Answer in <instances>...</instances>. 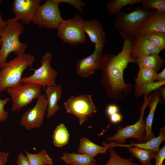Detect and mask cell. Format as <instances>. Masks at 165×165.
Wrapping results in <instances>:
<instances>
[{"instance_id": "1", "label": "cell", "mask_w": 165, "mask_h": 165, "mask_svg": "<svg viewBox=\"0 0 165 165\" xmlns=\"http://www.w3.org/2000/svg\"><path fill=\"white\" fill-rule=\"evenodd\" d=\"M133 38H123L121 51L117 55L108 54L105 55L101 68V82L110 98L119 100L127 97L131 92L130 84L125 83L123 72L129 63H136V59L131 52Z\"/></svg>"}, {"instance_id": "2", "label": "cell", "mask_w": 165, "mask_h": 165, "mask_svg": "<svg viewBox=\"0 0 165 165\" xmlns=\"http://www.w3.org/2000/svg\"><path fill=\"white\" fill-rule=\"evenodd\" d=\"M35 60L33 55L24 53L4 64L0 68V93L23 83V73L33 66Z\"/></svg>"}, {"instance_id": "3", "label": "cell", "mask_w": 165, "mask_h": 165, "mask_svg": "<svg viewBox=\"0 0 165 165\" xmlns=\"http://www.w3.org/2000/svg\"><path fill=\"white\" fill-rule=\"evenodd\" d=\"M6 21L0 39V68L7 62L9 53L13 52L17 55L24 53L28 46L27 43L21 42L19 40L20 35L24 31V24L14 17L7 19Z\"/></svg>"}, {"instance_id": "4", "label": "cell", "mask_w": 165, "mask_h": 165, "mask_svg": "<svg viewBox=\"0 0 165 165\" xmlns=\"http://www.w3.org/2000/svg\"><path fill=\"white\" fill-rule=\"evenodd\" d=\"M150 12L144 10L141 7L135 8L133 11L128 13L121 11L115 15L114 27L123 39L133 38Z\"/></svg>"}, {"instance_id": "5", "label": "cell", "mask_w": 165, "mask_h": 165, "mask_svg": "<svg viewBox=\"0 0 165 165\" xmlns=\"http://www.w3.org/2000/svg\"><path fill=\"white\" fill-rule=\"evenodd\" d=\"M152 96L144 95V101L140 109L141 114L138 120L134 124L124 127L119 126L116 133L112 136L107 137L108 141H112L118 145L124 144L127 139L135 138L140 143L144 142V136L145 134V121L143 119L145 110L148 105Z\"/></svg>"}, {"instance_id": "6", "label": "cell", "mask_w": 165, "mask_h": 165, "mask_svg": "<svg viewBox=\"0 0 165 165\" xmlns=\"http://www.w3.org/2000/svg\"><path fill=\"white\" fill-rule=\"evenodd\" d=\"M57 0H46L37 8L32 22L39 28H58L64 19L61 17Z\"/></svg>"}, {"instance_id": "7", "label": "cell", "mask_w": 165, "mask_h": 165, "mask_svg": "<svg viewBox=\"0 0 165 165\" xmlns=\"http://www.w3.org/2000/svg\"><path fill=\"white\" fill-rule=\"evenodd\" d=\"M42 87L36 84L22 83L8 88L6 90L11 97L12 102L11 111L19 112L24 107L30 104L42 94Z\"/></svg>"}, {"instance_id": "8", "label": "cell", "mask_w": 165, "mask_h": 165, "mask_svg": "<svg viewBox=\"0 0 165 165\" xmlns=\"http://www.w3.org/2000/svg\"><path fill=\"white\" fill-rule=\"evenodd\" d=\"M82 18L77 13L72 18L64 20L57 29V36L63 42L71 45L85 43L86 36Z\"/></svg>"}, {"instance_id": "9", "label": "cell", "mask_w": 165, "mask_h": 165, "mask_svg": "<svg viewBox=\"0 0 165 165\" xmlns=\"http://www.w3.org/2000/svg\"><path fill=\"white\" fill-rule=\"evenodd\" d=\"M52 58L50 52L46 53L40 61L41 66L34 69V73L30 76L22 78L23 82L38 84L42 87L43 90L47 86L56 85L58 72L51 65Z\"/></svg>"}, {"instance_id": "10", "label": "cell", "mask_w": 165, "mask_h": 165, "mask_svg": "<svg viewBox=\"0 0 165 165\" xmlns=\"http://www.w3.org/2000/svg\"><path fill=\"white\" fill-rule=\"evenodd\" d=\"M64 105L66 112L76 117L80 125L97 112L90 94L72 96Z\"/></svg>"}, {"instance_id": "11", "label": "cell", "mask_w": 165, "mask_h": 165, "mask_svg": "<svg viewBox=\"0 0 165 165\" xmlns=\"http://www.w3.org/2000/svg\"><path fill=\"white\" fill-rule=\"evenodd\" d=\"M47 107L45 94H42L37 99L34 106L22 114L20 121V125L27 130L41 127L43 123Z\"/></svg>"}, {"instance_id": "12", "label": "cell", "mask_w": 165, "mask_h": 165, "mask_svg": "<svg viewBox=\"0 0 165 165\" xmlns=\"http://www.w3.org/2000/svg\"><path fill=\"white\" fill-rule=\"evenodd\" d=\"M103 49L95 47L92 54L78 61L76 70L78 76L82 78L88 77L97 70L101 69L105 58Z\"/></svg>"}, {"instance_id": "13", "label": "cell", "mask_w": 165, "mask_h": 165, "mask_svg": "<svg viewBox=\"0 0 165 165\" xmlns=\"http://www.w3.org/2000/svg\"><path fill=\"white\" fill-rule=\"evenodd\" d=\"M41 0H14L11 11L14 17L23 24L32 22L36 11L40 5Z\"/></svg>"}, {"instance_id": "14", "label": "cell", "mask_w": 165, "mask_h": 165, "mask_svg": "<svg viewBox=\"0 0 165 165\" xmlns=\"http://www.w3.org/2000/svg\"><path fill=\"white\" fill-rule=\"evenodd\" d=\"M83 27L85 33L95 47L103 49L108 39L102 24L95 19L83 20Z\"/></svg>"}, {"instance_id": "15", "label": "cell", "mask_w": 165, "mask_h": 165, "mask_svg": "<svg viewBox=\"0 0 165 165\" xmlns=\"http://www.w3.org/2000/svg\"><path fill=\"white\" fill-rule=\"evenodd\" d=\"M152 32L165 33V12L151 11L141 24L137 34Z\"/></svg>"}, {"instance_id": "16", "label": "cell", "mask_w": 165, "mask_h": 165, "mask_svg": "<svg viewBox=\"0 0 165 165\" xmlns=\"http://www.w3.org/2000/svg\"><path fill=\"white\" fill-rule=\"evenodd\" d=\"M161 51L150 43L145 34H137L132 39L131 52L135 59L151 54H159Z\"/></svg>"}, {"instance_id": "17", "label": "cell", "mask_w": 165, "mask_h": 165, "mask_svg": "<svg viewBox=\"0 0 165 165\" xmlns=\"http://www.w3.org/2000/svg\"><path fill=\"white\" fill-rule=\"evenodd\" d=\"M159 135L150 140L144 143H135L133 141L130 142V144L118 145L113 142L109 143L103 142V145L107 149L115 147H122L127 148L136 147L138 148L149 149L153 150L157 153L159 150L160 144L165 140V127L163 126L160 128L159 131Z\"/></svg>"}, {"instance_id": "18", "label": "cell", "mask_w": 165, "mask_h": 165, "mask_svg": "<svg viewBox=\"0 0 165 165\" xmlns=\"http://www.w3.org/2000/svg\"><path fill=\"white\" fill-rule=\"evenodd\" d=\"M44 90V94L47 104L46 118L48 119L53 116L60 110L58 103L61 98V85L60 83L57 85L47 86Z\"/></svg>"}, {"instance_id": "19", "label": "cell", "mask_w": 165, "mask_h": 165, "mask_svg": "<svg viewBox=\"0 0 165 165\" xmlns=\"http://www.w3.org/2000/svg\"><path fill=\"white\" fill-rule=\"evenodd\" d=\"M161 97L159 89L152 94L150 101L148 105L150 109L145 121L146 131L144 136V142L155 137L152 131V126L155 111L158 104L160 101Z\"/></svg>"}, {"instance_id": "20", "label": "cell", "mask_w": 165, "mask_h": 165, "mask_svg": "<svg viewBox=\"0 0 165 165\" xmlns=\"http://www.w3.org/2000/svg\"><path fill=\"white\" fill-rule=\"evenodd\" d=\"M107 148L93 143L88 139L83 137L80 140L77 152L93 158L99 154H104Z\"/></svg>"}, {"instance_id": "21", "label": "cell", "mask_w": 165, "mask_h": 165, "mask_svg": "<svg viewBox=\"0 0 165 165\" xmlns=\"http://www.w3.org/2000/svg\"><path fill=\"white\" fill-rule=\"evenodd\" d=\"M164 61L158 54H153L136 59V63L141 66L152 69L157 72L161 68Z\"/></svg>"}, {"instance_id": "22", "label": "cell", "mask_w": 165, "mask_h": 165, "mask_svg": "<svg viewBox=\"0 0 165 165\" xmlns=\"http://www.w3.org/2000/svg\"><path fill=\"white\" fill-rule=\"evenodd\" d=\"M60 159L68 165H87L96 162L93 158L78 153L64 152Z\"/></svg>"}, {"instance_id": "23", "label": "cell", "mask_w": 165, "mask_h": 165, "mask_svg": "<svg viewBox=\"0 0 165 165\" xmlns=\"http://www.w3.org/2000/svg\"><path fill=\"white\" fill-rule=\"evenodd\" d=\"M128 151L131 155L137 159L141 165H151V160L155 159L157 153L154 151L136 147H129Z\"/></svg>"}, {"instance_id": "24", "label": "cell", "mask_w": 165, "mask_h": 165, "mask_svg": "<svg viewBox=\"0 0 165 165\" xmlns=\"http://www.w3.org/2000/svg\"><path fill=\"white\" fill-rule=\"evenodd\" d=\"M31 165H53L52 158L47 153L46 150L42 149L38 153H30L24 150Z\"/></svg>"}, {"instance_id": "25", "label": "cell", "mask_w": 165, "mask_h": 165, "mask_svg": "<svg viewBox=\"0 0 165 165\" xmlns=\"http://www.w3.org/2000/svg\"><path fill=\"white\" fill-rule=\"evenodd\" d=\"M52 138L54 145L57 147H61L68 143L70 135L65 125L61 123L55 129Z\"/></svg>"}, {"instance_id": "26", "label": "cell", "mask_w": 165, "mask_h": 165, "mask_svg": "<svg viewBox=\"0 0 165 165\" xmlns=\"http://www.w3.org/2000/svg\"><path fill=\"white\" fill-rule=\"evenodd\" d=\"M137 78L135 80L136 84L144 85L154 82L157 72L145 67L140 66Z\"/></svg>"}, {"instance_id": "27", "label": "cell", "mask_w": 165, "mask_h": 165, "mask_svg": "<svg viewBox=\"0 0 165 165\" xmlns=\"http://www.w3.org/2000/svg\"><path fill=\"white\" fill-rule=\"evenodd\" d=\"M165 84V81L154 82L144 85L136 84L134 87V95L138 98L143 94L148 95L152 91L159 89Z\"/></svg>"}, {"instance_id": "28", "label": "cell", "mask_w": 165, "mask_h": 165, "mask_svg": "<svg viewBox=\"0 0 165 165\" xmlns=\"http://www.w3.org/2000/svg\"><path fill=\"white\" fill-rule=\"evenodd\" d=\"M141 0H110L107 3L106 9L109 14L116 15L123 7L128 5L141 3Z\"/></svg>"}, {"instance_id": "29", "label": "cell", "mask_w": 165, "mask_h": 165, "mask_svg": "<svg viewBox=\"0 0 165 165\" xmlns=\"http://www.w3.org/2000/svg\"><path fill=\"white\" fill-rule=\"evenodd\" d=\"M109 158L108 162L103 165H138L131 158L125 159L119 156L113 148H109Z\"/></svg>"}, {"instance_id": "30", "label": "cell", "mask_w": 165, "mask_h": 165, "mask_svg": "<svg viewBox=\"0 0 165 165\" xmlns=\"http://www.w3.org/2000/svg\"><path fill=\"white\" fill-rule=\"evenodd\" d=\"M145 35L153 46L161 51L165 49V33L152 32Z\"/></svg>"}, {"instance_id": "31", "label": "cell", "mask_w": 165, "mask_h": 165, "mask_svg": "<svg viewBox=\"0 0 165 165\" xmlns=\"http://www.w3.org/2000/svg\"><path fill=\"white\" fill-rule=\"evenodd\" d=\"M141 9L148 11L155 9L156 11L165 12V0H141Z\"/></svg>"}, {"instance_id": "32", "label": "cell", "mask_w": 165, "mask_h": 165, "mask_svg": "<svg viewBox=\"0 0 165 165\" xmlns=\"http://www.w3.org/2000/svg\"><path fill=\"white\" fill-rule=\"evenodd\" d=\"M60 3H64L69 4L73 6L75 9L81 13L84 11L83 8L86 6L81 0H57Z\"/></svg>"}, {"instance_id": "33", "label": "cell", "mask_w": 165, "mask_h": 165, "mask_svg": "<svg viewBox=\"0 0 165 165\" xmlns=\"http://www.w3.org/2000/svg\"><path fill=\"white\" fill-rule=\"evenodd\" d=\"M10 98L7 97L3 99L0 98V122H3L9 117V113L4 109V106L9 100Z\"/></svg>"}, {"instance_id": "34", "label": "cell", "mask_w": 165, "mask_h": 165, "mask_svg": "<svg viewBox=\"0 0 165 165\" xmlns=\"http://www.w3.org/2000/svg\"><path fill=\"white\" fill-rule=\"evenodd\" d=\"M165 159V146H163L159 149L157 153L156 157L155 163L153 165H164L163 162Z\"/></svg>"}, {"instance_id": "35", "label": "cell", "mask_w": 165, "mask_h": 165, "mask_svg": "<svg viewBox=\"0 0 165 165\" xmlns=\"http://www.w3.org/2000/svg\"><path fill=\"white\" fill-rule=\"evenodd\" d=\"M16 163L17 165H31L26 156L21 153L19 154Z\"/></svg>"}, {"instance_id": "36", "label": "cell", "mask_w": 165, "mask_h": 165, "mask_svg": "<svg viewBox=\"0 0 165 165\" xmlns=\"http://www.w3.org/2000/svg\"><path fill=\"white\" fill-rule=\"evenodd\" d=\"M118 107L114 104L109 105L108 106L106 109V113L109 116L118 112Z\"/></svg>"}, {"instance_id": "37", "label": "cell", "mask_w": 165, "mask_h": 165, "mask_svg": "<svg viewBox=\"0 0 165 165\" xmlns=\"http://www.w3.org/2000/svg\"><path fill=\"white\" fill-rule=\"evenodd\" d=\"M109 117L110 122L113 123H119L122 119V115L118 112L113 114Z\"/></svg>"}, {"instance_id": "38", "label": "cell", "mask_w": 165, "mask_h": 165, "mask_svg": "<svg viewBox=\"0 0 165 165\" xmlns=\"http://www.w3.org/2000/svg\"><path fill=\"white\" fill-rule=\"evenodd\" d=\"M9 156L7 152L0 151V165H5L7 162Z\"/></svg>"}, {"instance_id": "39", "label": "cell", "mask_w": 165, "mask_h": 165, "mask_svg": "<svg viewBox=\"0 0 165 165\" xmlns=\"http://www.w3.org/2000/svg\"><path fill=\"white\" fill-rule=\"evenodd\" d=\"M3 1L0 0V6ZM7 24L6 20H4L2 17L0 11V39L3 31Z\"/></svg>"}, {"instance_id": "40", "label": "cell", "mask_w": 165, "mask_h": 165, "mask_svg": "<svg viewBox=\"0 0 165 165\" xmlns=\"http://www.w3.org/2000/svg\"><path fill=\"white\" fill-rule=\"evenodd\" d=\"M156 80L158 81H165V68L159 73H157Z\"/></svg>"}, {"instance_id": "41", "label": "cell", "mask_w": 165, "mask_h": 165, "mask_svg": "<svg viewBox=\"0 0 165 165\" xmlns=\"http://www.w3.org/2000/svg\"><path fill=\"white\" fill-rule=\"evenodd\" d=\"M161 87L158 89L160 92L161 97V99H161L163 102L164 100L165 101V87Z\"/></svg>"}, {"instance_id": "42", "label": "cell", "mask_w": 165, "mask_h": 165, "mask_svg": "<svg viewBox=\"0 0 165 165\" xmlns=\"http://www.w3.org/2000/svg\"><path fill=\"white\" fill-rule=\"evenodd\" d=\"M96 162H93L90 164H89L88 165H97L96 163Z\"/></svg>"}, {"instance_id": "43", "label": "cell", "mask_w": 165, "mask_h": 165, "mask_svg": "<svg viewBox=\"0 0 165 165\" xmlns=\"http://www.w3.org/2000/svg\"><path fill=\"white\" fill-rule=\"evenodd\" d=\"M1 55H0V62H1Z\"/></svg>"}, {"instance_id": "44", "label": "cell", "mask_w": 165, "mask_h": 165, "mask_svg": "<svg viewBox=\"0 0 165 165\" xmlns=\"http://www.w3.org/2000/svg\"><path fill=\"white\" fill-rule=\"evenodd\" d=\"M1 46V42L0 40V48Z\"/></svg>"}, {"instance_id": "45", "label": "cell", "mask_w": 165, "mask_h": 165, "mask_svg": "<svg viewBox=\"0 0 165 165\" xmlns=\"http://www.w3.org/2000/svg\"><path fill=\"white\" fill-rule=\"evenodd\" d=\"M1 136H0V140H1Z\"/></svg>"}, {"instance_id": "46", "label": "cell", "mask_w": 165, "mask_h": 165, "mask_svg": "<svg viewBox=\"0 0 165 165\" xmlns=\"http://www.w3.org/2000/svg\"></svg>"}]
</instances>
